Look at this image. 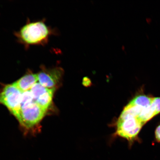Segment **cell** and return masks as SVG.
Here are the masks:
<instances>
[{"label": "cell", "instance_id": "6da1fadb", "mask_svg": "<svg viewBox=\"0 0 160 160\" xmlns=\"http://www.w3.org/2000/svg\"><path fill=\"white\" fill-rule=\"evenodd\" d=\"M49 31L47 25L41 21L34 22L22 28L19 37L25 43L29 45L41 43L47 40Z\"/></svg>", "mask_w": 160, "mask_h": 160}, {"label": "cell", "instance_id": "7a4b0ae2", "mask_svg": "<svg viewBox=\"0 0 160 160\" xmlns=\"http://www.w3.org/2000/svg\"><path fill=\"white\" fill-rule=\"evenodd\" d=\"M47 112L34 101L20 109L15 117L22 126L30 129L38 125Z\"/></svg>", "mask_w": 160, "mask_h": 160}, {"label": "cell", "instance_id": "3957f363", "mask_svg": "<svg viewBox=\"0 0 160 160\" xmlns=\"http://www.w3.org/2000/svg\"><path fill=\"white\" fill-rule=\"evenodd\" d=\"M143 125L137 118L120 115L118 121L116 134L127 139L131 145L137 139Z\"/></svg>", "mask_w": 160, "mask_h": 160}, {"label": "cell", "instance_id": "277c9868", "mask_svg": "<svg viewBox=\"0 0 160 160\" xmlns=\"http://www.w3.org/2000/svg\"><path fill=\"white\" fill-rule=\"evenodd\" d=\"M22 93L13 83L6 85L0 92V103L6 106L15 116L20 109Z\"/></svg>", "mask_w": 160, "mask_h": 160}, {"label": "cell", "instance_id": "5b68a950", "mask_svg": "<svg viewBox=\"0 0 160 160\" xmlns=\"http://www.w3.org/2000/svg\"><path fill=\"white\" fill-rule=\"evenodd\" d=\"M64 71L61 67L43 68L38 74L39 83L49 89H57L61 83Z\"/></svg>", "mask_w": 160, "mask_h": 160}, {"label": "cell", "instance_id": "8992f818", "mask_svg": "<svg viewBox=\"0 0 160 160\" xmlns=\"http://www.w3.org/2000/svg\"><path fill=\"white\" fill-rule=\"evenodd\" d=\"M38 80V74L29 73L21 78L13 84L22 92L30 91Z\"/></svg>", "mask_w": 160, "mask_h": 160}, {"label": "cell", "instance_id": "52a82bcc", "mask_svg": "<svg viewBox=\"0 0 160 160\" xmlns=\"http://www.w3.org/2000/svg\"><path fill=\"white\" fill-rule=\"evenodd\" d=\"M56 89L48 88L39 96L35 102L40 107L48 111L52 104L54 93Z\"/></svg>", "mask_w": 160, "mask_h": 160}, {"label": "cell", "instance_id": "ba28073f", "mask_svg": "<svg viewBox=\"0 0 160 160\" xmlns=\"http://www.w3.org/2000/svg\"><path fill=\"white\" fill-rule=\"evenodd\" d=\"M153 98L148 95L141 94L136 96L130 102L144 108L151 105Z\"/></svg>", "mask_w": 160, "mask_h": 160}, {"label": "cell", "instance_id": "9c48e42d", "mask_svg": "<svg viewBox=\"0 0 160 160\" xmlns=\"http://www.w3.org/2000/svg\"><path fill=\"white\" fill-rule=\"evenodd\" d=\"M156 115L155 110L151 105L142 110L138 119L144 125Z\"/></svg>", "mask_w": 160, "mask_h": 160}, {"label": "cell", "instance_id": "30bf717a", "mask_svg": "<svg viewBox=\"0 0 160 160\" xmlns=\"http://www.w3.org/2000/svg\"><path fill=\"white\" fill-rule=\"evenodd\" d=\"M34 101L32 96L29 91L23 92L22 96L20 109L29 104Z\"/></svg>", "mask_w": 160, "mask_h": 160}, {"label": "cell", "instance_id": "8fae6325", "mask_svg": "<svg viewBox=\"0 0 160 160\" xmlns=\"http://www.w3.org/2000/svg\"><path fill=\"white\" fill-rule=\"evenodd\" d=\"M155 111L156 115L160 113V97L153 98L151 104Z\"/></svg>", "mask_w": 160, "mask_h": 160}, {"label": "cell", "instance_id": "7c38bea8", "mask_svg": "<svg viewBox=\"0 0 160 160\" xmlns=\"http://www.w3.org/2000/svg\"><path fill=\"white\" fill-rule=\"evenodd\" d=\"M155 138L156 141L160 143V124L156 128L155 131Z\"/></svg>", "mask_w": 160, "mask_h": 160}, {"label": "cell", "instance_id": "4fadbf2b", "mask_svg": "<svg viewBox=\"0 0 160 160\" xmlns=\"http://www.w3.org/2000/svg\"><path fill=\"white\" fill-rule=\"evenodd\" d=\"M91 80H90L89 78L85 77L83 78V85L87 87V86L91 85Z\"/></svg>", "mask_w": 160, "mask_h": 160}]
</instances>
